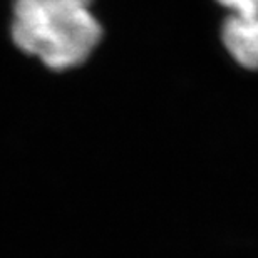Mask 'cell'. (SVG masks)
Wrapping results in <instances>:
<instances>
[{
    "instance_id": "cell-1",
    "label": "cell",
    "mask_w": 258,
    "mask_h": 258,
    "mask_svg": "<svg viewBox=\"0 0 258 258\" xmlns=\"http://www.w3.org/2000/svg\"><path fill=\"white\" fill-rule=\"evenodd\" d=\"M94 0H7L12 49L50 72L84 66L104 37Z\"/></svg>"
},
{
    "instance_id": "cell-2",
    "label": "cell",
    "mask_w": 258,
    "mask_h": 258,
    "mask_svg": "<svg viewBox=\"0 0 258 258\" xmlns=\"http://www.w3.org/2000/svg\"><path fill=\"white\" fill-rule=\"evenodd\" d=\"M228 10L221 25L225 49L241 67L258 69V0H216Z\"/></svg>"
}]
</instances>
